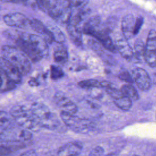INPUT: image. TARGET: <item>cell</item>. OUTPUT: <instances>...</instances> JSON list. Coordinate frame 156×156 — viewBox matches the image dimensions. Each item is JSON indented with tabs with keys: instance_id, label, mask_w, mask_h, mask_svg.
<instances>
[{
	"instance_id": "836d02e7",
	"label": "cell",
	"mask_w": 156,
	"mask_h": 156,
	"mask_svg": "<svg viewBox=\"0 0 156 156\" xmlns=\"http://www.w3.org/2000/svg\"><path fill=\"white\" fill-rule=\"evenodd\" d=\"M4 2H18L16 0H0Z\"/></svg>"
},
{
	"instance_id": "7c38bea8",
	"label": "cell",
	"mask_w": 156,
	"mask_h": 156,
	"mask_svg": "<svg viewBox=\"0 0 156 156\" xmlns=\"http://www.w3.org/2000/svg\"><path fill=\"white\" fill-rule=\"evenodd\" d=\"M29 26L36 32L38 33L48 43L54 42L51 33L46 26L44 25L40 20L32 18L29 20Z\"/></svg>"
},
{
	"instance_id": "5b68a950",
	"label": "cell",
	"mask_w": 156,
	"mask_h": 156,
	"mask_svg": "<svg viewBox=\"0 0 156 156\" xmlns=\"http://www.w3.org/2000/svg\"><path fill=\"white\" fill-rule=\"evenodd\" d=\"M144 58L149 66L156 67V31L155 30H151L148 34Z\"/></svg>"
},
{
	"instance_id": "30bf717a",
	"label": "cell",
	"mask_w": 156,
	"mask_h": 156,
	"mask_svg": "<svg viewBox=\"0 0 156 156\" xmlns=\"http://www.w3.org/2000/svg\"><path fill=\"white\" fill-rule=\"evenodd\" d=\"M108 33L109 32L105 27L99 29V27L91 34L90 36L95 38L104 48L109 51L116 52V49L115 48V45L110 37Z\"/></svg>"
},
{
	"instance_id": "4dcf8cb0",
	"label": "cell",
	"mask_w": 156,
	"mask_h": 156,
	"mask_svg": "<svg viewBox=\"0 0 156 156\" xmlns=\"http://www.w3.org/2000/svg\"><path fill=\"white\" fill-rule=\"evenodd\" d=\"M104 149L101 146H96L94 149H93L91 152H90L89 155L91 156H95V155H102L104 154Z\"/></svg>"
},
{
	"instance_id": "484cf974",
	"label": "cell",
	"mask_w": 156,
	"mask_h": 156,
	"mask_svg": "<svg viewBox=\"0 0 156 156\" xmlns=\"http://www.w3.org/2000/svg\"><path fill=\"white\" fill-rule=\"evenodd\" d=\"M118 77L121 80H123L126 82L129 83H131L133 82V79L132 78V76L127 71L121 73L119 74Z\"/></svg>"
},
{
	"instance_id": "5bb4252c",
	"label": "cell",
	"mask_w": 156,
	"mask_h": 156,
	"mask_svg": "<svg viewBox=\"0 0 156 156\" xmlns=\"http://www.w3.org/2000/svg\"><path fill=\"white\" fill-rule=\"evenodd\" d=\"M66 25L67 32L70 40L77 46H81L82 44V34L83 32L80 25L74 24L71 21H69Z\"/></svg>"
},
{
	"instance_id": "4316f807",
	"label": "cell",
	"mask_w": 156,
	"mask_h": 156,
	"mask_svg": "<svg viewBox=\"0 0 156 156\" xmlns=\"http://www.w3.org/2000/svg\"><path fill=\"white\" fill-rule=\"evenodd\" d=\"M89 0H75L74 6V8L77 10L83 9L87 5Z\"/></svg>"
},
{
	"instance_id": "7a4b0ae2",
	"label": "cell",
	"mask_w": 156,
	"mask_h": 156,
	"mask_svg": "<svg viewBox=\"0 0 156 156\" xmlns=\"http://www.w3.org/2000/svg\"><path fill=\"white\" fill-rule=\"evenodd\" d=\"M1 56L14 65L23 75L28 74L31 69L29 58L15 46L4 45L1 48Z\"/></svg>"
},
{
	"instance_id": "ac0fdd59",
	"label": "cell",
	"mask_w": 156,
	"mask_h": 156,
	"mask_svg": "<svg viewBox=\"0 0 156 156\" xmlns=\"http://www.w3.org/2000/svg\"><path fill=\"white\" fill-rule=\"evenodd\" d=\"M15 122L12 115L10 113L0 111V128L4 129L12 127Z\"/></svg>"
},
{
	"instance_id": "8fae6325",
	"label": "cell",
	"mask_w": 156,
	"mask_h": 156,
	"mask_svg": "<svg viewBox=\"0 0 156 156\" xmlns=\"http://www.w3.org/2000/svg\"><path fill=\"white\" fill-rule=\"evenodd\" d=\"M83 146L79 141H70L62 146L57 151V155L60 156L78 155L80 154Z\"/></svg>"
},
{
	"instance_id": "9a60e30c",
	"label": "cell",
	"mask_w": 156,
	"mask_h": 156,
	"mask_svg": "<svg viewBox=\"0 0 156 156\" xmlns=\"http://www.w3.org/2000/svg\"><path fill=\"white\" fill-rule=\"evenodd\" d=\"M116 51H118L121 55L127 60H130L133 55V50L126 41V39H119L115 43Z\"/></svg>"
},
{
	"instance_id": "9c48e42d",
	"label": "cell",
	"mask_w": 156,
	"mask_h": 156,
	"mask_svg": "<svg viewBox=\"0 0 156 156\" xmlns=\"http://www.w3.org/2000/svg\"><path fill=\"white\" fill-rule=\"evenodd\" d=\"M132 76L138 87L143 91H146L151 87V80L147 73L141 68L133 69Z\"/></svg>"
},
{
	"instance_id": "cb8c5ba5",
	"label": "cell",
	"mask_w": 156,
	"mask_h": 156,
	"mask_svg": "<svg viewBox=\"0 0 156 156\" xmlns=\"http://www.w3.org/2000/svg\"><path fill=\"white\" fill-rule=\"evenodd\" d=\"M78 85L85 89H90L93 88L101 87V81L96 79H87L81 80L78 82Z\"/></svg>"
},
{
	"instance_id": "44dd1931",
	"label": "cell",
	"mask_w": 156,
	"mask_h": 156,
	"mask_svg": "<svg viewBox=\"0 0 156 156\" xmlns=\"http://www.w3.org/2000/svg\"><path fill=\"white\" fill-rule=\"evenodd\" d=\"M15 84L4 74L0 69V91H5L15 87Z\"/></svg>"
},
{
	"instance_id": "f1b7e54d",
	"label": "cell",
	"mask_w": 156,
	"mask_h": 156,
	"mask_svg": "<svg viewBox=\"0 0 156 156\" xmlns=\"http://www.w3.org/2000/svg\"><path fill=\"white\" fill-rule=\"evenodd\" d=\"M12 152V149L10 146L0 144V155H7Z\"/></svg>"
},
{
	"instance_id": "83f0119b",
	"label": "cell",
	"mask_w": 156,
	"mask_h": 156,
	"mask_svg": "<svg viewBox=\"0 0 156 156\" xmlns=\"http://www.w3.org/2000/svg\"><path fill=\"white\" fill-rule=\"evenodd\" d=\"M143 23V18L142 16H139L136 18L135 23V26H134V31L133 34L134 35H136L140 31L142 25Z\"/></svg>"
},
{
	"instance_id": "f546056e",
	"label": "cell",
	"mask_w": 156,
	"mask_h": 156,
	"mask_svg": "<svg viewBox=\"0 0 156 156\" xmlns=\"http://www.w3.org/2000/svg\"><path fill=\"white\" fill-rule=\"evenodd\" d=\"M37 4L38 7L43 10H46L48 8L49 4L50 3V0H35Z\"/></svg>"
},
{
	"instance_id": "ba28073f",
	"label": "cell",
	"mask_w": 156,
	"mask_h": 156,
	"mask_svg": "<svg viewBox=\"0 0 156 156\" xmlns=\"http://www.w3.org/2000/svg\"><path fill=\"white\" fill-rule=\"evenodd\" d=\"M3 20L6 25L10 27L23 29L29 26V19L20 12L8 13L4 15Z\"/></svg>"
},
{
	"instance_id": "8992f818",
	"label": "cell",
	"mask_w": 156,
	"mask_h": 156,
	"mask_svg": "<svg viewBox=\"0 0 156 156\" xmlns=\"http://www.w3.org/2000/svg\"><path fill=\"white\" fill-rule=\"evenodd\" d=\"M0 69L4 74L15 84H18L22 80V73L12 63L4 57H0Z\"/></svg>"
},
{
	"instance_id": "4fadbf2b",
	"label": "cell",
	"mask_w": 156,
	"mask_h": 156,
	"mask_svg": "<svg viewBox=\"0 0 156 156\" xmlns=\"http://www.w3.org/2000/svg\"><path fill=\"white\" fill-rule=\"evenodd\" d=\"M135 23L134 17L131 14L126 15L123 17L121 22V29L123 36L126 40H129L134 36Z\"/></svg>"
},
{
	"instance_id": "6da1fadb",
	"label": "cell",
	"mask_w": 156,
	"mask_h": 156,
	"mask_svg": "<svg viewBox=\"0 0 156 156\" xmlns=\"http://www.w3.org/2000/svg\"><path fill=\"white\" fill-rule=\"evenodd\" d=\"M30 107L41 127L56 130L62 127L57 115L44 104L35 102Z\"/></svg>"
},
{
	"instance_id": "e0dca14e",
	"label": "cell",
	"mask_w": 156,
	"mask_h": 156,
	"mask_svg": "<svg viewBox=\"0 0 156 156\" xmlns=\"http://www.w3.org/2000/svg\"><path fill=\"white\" fill-rule=\"evenodd\" d=\"M101 24V18L98 16L90 18L83 25L82 32L86 35H91V34L97 29Z\"/></svg>"
},
{
	"instance_id": "52a82bcc",
	"label": "cell",
	"mask_w": 156,
	"mask_h": 156,
	"mask_svg": "<svg viewBox=\"0 0 156 156\" xmlns=\"http://www.w3.org/2000/svg\"><path fill=\"white\" fill-rule=\"evenodd\" d=\"M54 101L61 112L76 114L78 111L76 104L62 92H57L55 94Z\"/></svg>"
},
{
	"instance_id": "d4e9b609",
	"label": "cell",
	"mask_w": 156,
	"mask_h": 156,
	"mask_svg": "<svg viewBox=\"0 0 156 156\" xmlns=\"http://www.w3.org/2000/svg\"><path fill=\"white\" fill-rule=\"evenodd\" d=\"M50 75L52 79L58 80L64 76V72L58 66L52 65L50 68Z\"/></svg>"
},
{
	"instance_id": "3957f363",
	"label": "cell",
	"mask_w": 156,
	"mask_h": 156,
	"mask_svg": "<svg viewBox=\"0 0 156 156\" xmlns=\"http://www.w3.org/2000/svg\"><path fill=\"white\" fill-rule=\"evenodd\" d=\"M10 112L13 116L15 123L20 127L29 130L31 132L38 131L41 128L30 107L18 105L12 108Z\"/></svg>"
},
{
	"instance_id": "2e32d148",
	"label": "cell",
	"mask_w": 156,
	"mask_h": 156,
	"mask_svg": "<svg viewBox=\"0 0 156 156\" xmlns=\"http://www.w3.org/2000/svg\"><path fill=\"white\" fill-rule=\"evenodd\" d=\"M53 57L55 62L60 65H64L66 63L68 59V53L66 48L62 45V44H59L54 51Z\"/></svg>"
},
{
	"instance_id": "d6a6232c",
	"label": "cell",
	"mask_w": 156,
	"mask_h": 156,
	"mask_svg": "<svg viewBox=\"0 0 156 156\" xmlns=\"http://www.w3.org/2000/svg\"><path fill=\"white\" fill-rule=\"evenodd\" d=\"M36 155V154L34 152V151H27V152H24L21 154V155Z\"/></svg>"
},
{
	"instance_id": "7402d4cb",
	"label": "cell",
	"mask_w": 156,
	"mask_h": 156,
	"mask_svg": "<svg viewBox=\"0 0 156 156\" xmlns=\"http://www.w3.org/2000/svg\"><path fill=\"white\" fill-rule=\"evenodd\" d=\"M121 91L125 96L129 98L131 100L136 101L139 98L137 91L135 87L130 84H125L122 85L121 88Z\"/></svg>"
},
{
	"instance_id": "603a6c76",
	"label": "cell",
	"mask_w": 156,
	"mask_h": 156,
	"mask_svg": "<svg viewBox=\"0 0 156 156\" xmlns=\"http://www.w3.org/2000/svg\"><path fill=\"white\" fill-rule=\"evenodd\" d=\"M145 51V45L143 41L140 39L135 41L133 46V55L137 59H141V57H144Z\"/></svg>"
},
{
	"instance_id": "277c9868",
	"label": "cell",
	"mask_w": 156,
	"mask_h": 156,
	"mask_svg": "<svg viewBox=\"0 0 156 156\" xmlns=\"http://www.w3.org/2000/svg\"><path fill=\"white\" fill-rule=\"evenodd\" d=\"M60 118L66 127L76 133H87L91 131L94 127L90 120L79 117L76 114L61 112Z\"/></svg>"
},
{
	"instance_id": "e575fe53",
	"label": "cell",
	"mask_w": 156,
	"mask_h": 156,
	"mask_svg": "<svg viewBox=\"0 0 156 156\" xmlns=\"http://www.w3.org/2000/svg\"><path fill=\"white\" fill-rule=\"evenodd\" d=\"M18 2H21L22 3L25 4V0H16Z\"/></svg>"
},
{
	"instance_id": "ffe728a7",
	"label": "cell",
	"mask_w": 156,
	"mask_h": 156,
	"mask_svg": "<svg viewBox=\"0 0 156 156\" xmlns=\"http://www.w3.org/2000/svg\"><path fill=\"white\" fill-rule=\"evenodd\" d=\"M115 104L120 109L127 111L129 110L132 106V100L125 96L123 93L113 99Z\"/></svg>"
},
{
	"instance_id": "1f68e13d",
	"label": "cell",
	"mask_w": 156,
	"mask_h": 156,
	"mask_svg": "<svg viewBox=\"0 0 156 156\" xmlns=\"http://www.w3.org/2000/svg\"><path fill=\"white\" fill-rule=\"evenodd\" d=\"M29 84L30 86L32 87H36V86H38L40 84L39 81L36 78H31L30 80L29 81Z\"/></svg>"
},
{
	"instance_id": "d6986e66",
	"label": "cell",
	"mask_w": 156,
	"mask_h": 156,
	"mask_svg": "<svg viewBox=\"0 0 156 156\" xmlns=\"http://www.w3.org/2000/svg\"><path fill=\"white\" fill-rule=\"evenodd\" d=\"M46 26L51 33L54 41L58 44H62L64 43L65 39V35L58 27L52 24H49L46 25Z\"/></svg>"
}]
</instances>
